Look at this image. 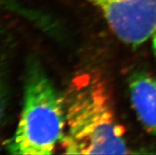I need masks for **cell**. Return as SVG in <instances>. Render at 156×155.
Segmentation results:
<instances>
[{"instance_id": "6da1fadb", "label": "cell", "mask_w": 156, "mask_h": 155, "mask_svg": "<svg viewBox=\"0 0 156 155\" xmlns=\"http://www.w3.org/2000/svg\"><path fill=\"white\" fill-rule=\"evenodd\" d=\"M66 131L61 143L67 154L129 153L104 81L97 75H79L63 97Z\"/></svg>"}, {"instance_id": "7a4b0ae2", "label": "cell", "mask_w": 156, "mask_h": 155, "mask_svg": "<svg viewBox=\"0 0 156 155\" xmlns=\"http://www.w3.org/2000/svg\"><path fill=\"white\" fill-rule=\"evenodd\" d=\"M65 131L63 98L42 67L33 63L27 72L19 121L6 143V150L12 154H51Z\"/></svg>"}, {"instance_id": "3957f363", "label": "cell", "mask_w": 156, "mask_h": 155, "mask_svg": "<svg viewBox=\"0 0 156 155\" xmlns=\"http://www.w3.org/2000/svg\"><path fill=\"white\" fill-rule=\"evenodd\" d=\"M94 6L113 33L136 47L156 31V0H85Z\"/></svg>"}, {"instance_id": "277c9868", "label": "cell", "mask_w": 156, "mask_h": 155, "mask_svg": "<svg viewBox=\"0 0 156 155\" xmlns=\"http://www.w3.org/2000/svg\"><path fill=\"white\" fill-rule=\"evenodd\" d=\"M129 93L138 120L147 132L156 136V79L136 74L130 80Z\"/></svg>"}, {"instance_id": "5b68a950", "label": "cell", "mask_w": 156, "mask_h": 155, "mask_svg": "<svg viewBox=\"0 0 156 155\" xmlns=\"http://www.w3.org/2000/svg\"><path fill=\"white\" fill-rule=\"evenodd\" d=\"M5 95H4L3 85H2V81L0 79V125L2 123V118L4 116V112H5Z\"/></svg>"}, {"instance_id": "8992f818", "label": "cell", "mask_w": 156, "mask_h": 155, "mask_svg": "<svg viewBox=\"0 0 156 155\" xmlns=\"http://www.w3.org/2000/svg\"><path fill=\"white\" fill-rule=\"evenodd\" d=\"M151 39H152L153 49H154V55H155V56H156V31L154 32V33L153 34V36H152V37H151Z\"/></svg>"}, {"instance_id": "52a82bcc", "label": "cell", "mask_w": 156, "mask_h": 155, "mask_svg": "<svg viewBox=\"0 0 156 155\" xmlns=\"http://www.w3.org/2000/svg\"><path fill=\"white\" fill-rule=\"evenodd\" d=\"M2 4H3V3H2V2H0V6H2Z\"/></svg>"}]
</instances>
